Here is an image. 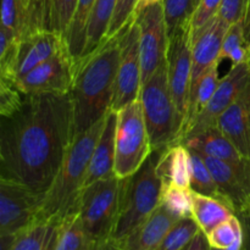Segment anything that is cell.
Returning a JSON list of instances; mask_svg holds the SVG:
<instances>
[{"label": "cell", "mask_w": 250, "mask_h": 250, "mask_svg": "<svg viewBox=\"0 0 250 250\" xmlns=\"http://www.w3.org/2000/svg\"><path fill=\"white\" fill-rule=\"evenodd\" d=\"M67 45L63 34L39 29L19 41L16 82Z\"/></svg>", "instance_id": "cell-17"}, {"label": "cell", "mask_w": 250, "mask_h": 250, "mask_svg": "<svg viewBox=\"0 0 250 250\" xmlns=\"http://www.w3.org/2000/svg\"><path fill=\"white\" fill-rule=\"evenodd\" d=\"M0 28L17 41L46 29V0H1Z\"/></svg>", "instance_id": "cell-16"}, {"label": "cell", "mask_w": 250, "mask_h": 250, "mask_svg": "<svg viewBox=\"0 0 250 250\" xmlns=\"http://www.w3.org/2000/svg\"><path fill=\"white\" fill-rule=\"evenodd\" d=\"M158 173L163 186H177L190 189V153L183 143L168 146L161 154Z\"/></svg>", "instance_id": "cell-22"}, {"label": "cell", "mask_w": 250, "mask_h": 250, "mask_svg": "<svg viewBox=\"0 0 250 250\" xmlns=\"http://www.w3.org/2000/svg\"><path fill=\"white\" fill-rule=\"evenodd\" d=\"M211 250H222V249H216V248H212L211 247Z\"/></svg>", "instance_id": "cell-46"}, {"label": "cell", "mask_w": 250, "mask_h": 250, "mask_svg": "<svg viewBox=\"0 0 250 250\" xmlns=\"http://www.w3.org/2000/svg\"><path fill=\"white\" fill-rule=\"evenodd\" d=\"M164 0H138L137 2L136 7H134V12H133V16H137L138 14H141L144 9L146 7L151 6L154 4H158V2H163Z\"/></svg>", "instance_id": "cell-43"}, {"label": "cell", "mask_w": 250, "mask_h": 250, "mask_svg": "<svg viewBox=\"0 0 250 250\" xmlns=\"http://www.w3.org/2000/svg\"><path fill=\"white\" fill-rule=\"evenodd\" d=\"M24 94L16 82L0 78V116L7 117L16 112L23 102Z\"/></svg>", "instance_id": "cell-37"}, {"label": "cell", "mask_w": 250, "mask_h": 250, "mask_svg": "<svg viewBox=\"0 0 250 250\" xmlns=\"http://www.w3.org/2000/svg\"><path fill=\"white\" fill-rule=\"evenodd\" d=\"M139 26L142 84L166 61L168 48V31L164 2H158L133 16Z\"/></svg>", "instance_id": "cell-10"}, {"label": "cell", "mask_w": 250, "mask_h": 250, "mask_svg": "<svg viewBox=\"0 0 250 250\" xmlns=\"http://www.w3.org/2000/svg\"><path fill=\"white\" fill-rule=\"evenodd\" d=\"M120 194L121 178L115 175L82 189L77 211L89 244L109 243L119 212Z\"/></svg>", "instance_id": "cell-6"}, {"label": "cell", "mask_w": 250, "mask_h": 250, "mask_svg": "<svg viewBox=\"0 0 250 250\" xmlns=\"http://www.w3.org/2000/svg\"><path fill=\"white\" fill-rule=\"evenodd\" d=\"M75 75L76 61L66 45L53 58L17 80L16 84L23 94H65L72 90Z\"/></svg>", "instance_id": "cell-12"}, {"label": "cell", "mask_w": 250, "mask_h": 250, "mask_svg": "<svg viewBox=\"0 0 250 250\" xmlns=\"http://www.w3.org/2000/svg\"><path fill=\"white\" fill-rule=\"evenodd\" d=\"M43 198L19 182L0 178V236H17L38 220Z\"/></svg>", "instance_id": "cell-11"}, {"label": "cell", "mask_w": 250, "mask_h": 250, "mask_svg": "<svg viewBox=\"0 0 250 250\" xmlns=\"http://www.w3.org/2000/svg\"><path fill=\"white\" fill-rule=\"evenodd\" d=\"M224 59L231 60L232 65L239 63H249L250 49L244 37L243 24L242 21L231 24L222 42L221 53H220V62Z\"/></svg>", "instance_id": "cell-30"}, {"label": "cell", "mask_w": 250, "mask_h": 250, "mask_svg": "<svg viewBox=\"0 0 250 250\" xmlns=\"http://www.w3.org/2000/svg\"><path fill=\"white\" fill-rule=\"evenodd\" d=\"M237 216L241 219L244 231V241L242 250H250V214L249 212H243V214H239Z\"/></svg>", "instance_id": "cell-42"}, {"label": "cell", "mask_w": 250, "mask_h": 250, "mask_svg": "<svg viewBox=\"0 0 250 250\" xmlns=\"http://www.w3.org/2000/svg\"><path fill=\"white\" fill-rule=\"evenodd\" d=\"M190 153V189L195 193L217 198L216 185L204 156L194 150Z\"/></svg>", "instance_id": "cell-33"}, {"label": "cell", "mask_w": 250, "mask_h": 250, "mask_svg": "<svg viewBox=\"0 0 250 250\" xmlns=\"http://www.w3.org/2000/svg\"><path fill=\"white\" fill-rule=\"evenodd\" d=\"M19 41L0 28V78L16 82Z\"/></svg>", "instance_id": "cell-35"}, {"label": "cell", "mask_w": 250, "mask_h": 250, "mask_svg": "<svg viewBox=\"0 0 250 250\" xmlns=\"http://www.w3.org/2000/svg\"><path fill=\"white\" fill-rule=\"evenodd\" d=\"M120 61L111 110L119 111L139 99L142 89V65L139 50V26L132 17L119 32Z\"/></svg>", "instance_id": "cell-8"}, {"label": "cell", "mask_w": 250, "mask_h": 250, "mask_svg": "<svg viewBox=\"0 0 250 250\" xmlns=\"http://www.w3.org/2000/svg\"><path fill=\"white\" fill-rule=\"evenodd\" d=\"M212 248L222 250H242L244 241L243 225L237 215L229 217L225 222L215 227L207 234Z\"/></svg>", "instance_id": "cell-28"}, {"label": "cell", "mask_w": 250, "mask_h": 250, "mask_svg": "<svg viewBox=\"0 0 250 250\" xmlns=\"http://www.w3.org/2000/svg\"><path fill=\"white\" fill-rule=\"evenodd\" d=\"M222 0H200L190 17L192 36L202 29L219 12Z\"/></svg>", "instance_id": "cell-38"}, {"label": "cell", "mask_w": 250, "mask_h": 250, "mask_svg": "<svg viewBox=\"0 0 250 250\" xmlns=\"http://www.w3.org/2000/svg\"><path fill=\"white\" fill-rule=\"evenodd\" d=\"M246 212H249V214H250V205H249V209H248V211H246Z\"/></svg>", "instance_id": "cell-47"}, {"label": "cell", "mask_w": 250, "mask_h": 250, "mask_svg": "<svg viewBox=\"0 0 250 250\" xmlns=\"http://www.w3.org/2000/svg\"><path fill=\"white\" fill-rule=\"evenodd\" d=\"M248 0H222L217 16L227 24H233L242 21L246 12Z\"/></svg>", "instance_id": "cell-40"}, {"label": "cell", "mask_w": 250, "mask_h": 250, "mask_svg": "<svg viewBox=\"0 0 250 250\" xmlns=\"http://www.w3.org/2000/svg\"><path fill=\"white\" fill-rule=\"evenodd\" d=\"M166 55L168 84L185 128L188 114L190 76H192V27L190 21L182 24L170 37ZM183 134V133H182ZM182 139V138H181Z\"/></svg>", "instance_id": "cell-9"}, {"label": "cell", "mask_w": 250, "mask_h": 250, "mask_svg": "<svg viewBox=\"0 0 250 250\" xmlns=\"http://www.w3.org/2000/svg\"><path fill=\"white\" fill-rule=\"evenodd\" d=\"M182 250H211V246H210L207 234L203 231H199L197 236L190 241V243Z\"/></svg>", "instance_id": "cell-41"}, {"label": "cell", "mask_w": 250, "mask_h": 250, "mask_svg": "<svg viewBox=\"0 0 250 250\" xmlns=\"http://www.w3.org/2000/svg\"><path fill=\"white\" fill-rule=\"evenodd\" d=\"M181 143L185 144L189 150H194L204 156L227 161V163H241L244 159L234 146V144L227 138L217 126L210 127L200 133L186 137Z\"/></svg>", "instance_id": "cell-21"}, {"label": "cell", "mask_w": 250, "mask_h": 250, "mask_svg": "<svg viewBox=\"0 0 250 250\" xmlns=\"http://www.w3.org/2000/svg\"><path fill=\"white\" fill-rule=\"evenodd\" d=\"M164 150H153L142 167L126 178H121V194L115 227L109 244L117 249L160 207L163 181L158 173V163Z\"/></svg>", "instance_id": "cell-4"}, {"label": "cell", "mask_w": 250, "mask_h": 250, "mask_svg": "<svg viewBox=\"0 0 250 250\" xmlns=\"http://www.w3.org/2000/svg\"><path fill=\"white\" fill-rule=\"evenodd\" d=\"M233 215H236L233 209L219 198L192 190V216L205 234H209L215 227Z\"/></svg>", "instance_id": "cell-23"}, {"label": "cell", "mask_w": 250, "mask_h": 250, "mask_svg": "<svg viewBox=\"0 0 250 250\" xmlns=\"http://www.w3.org/2000/svg\"><path fill=\"white\" fill-rule=\"evenodd\" d=\"M117 112L110 110L106 115V121L102 134L95 144L89 168L85 176L83 188L103 178L115 175V137H116Z\"/></svg>", "instance_id": "cell-19"}, {"label": "cell", "mask_w": 250, "mask_h": 250, "mask_svg": "<svg viewBox=\"0 0 250 250\" xmlns=\"http://www.w3.org/2000/svg\"><path fill=\"white\" fill-rule=\"evenodd\" d=\"M116 112L114 173L119 178H126L142 167L153 149L141 99L134 100Z\"/></svg>", "instance_id": "cell-7"}, {"label": "cell", "mask_w": 250, "mask_h": 250, "mask_svg": "<svg viewBox=\"0 0 250 250\" xmlns=\"http://www.w3.org/2000/svg\"><path fill=\"white\" fill-rule=\"evenodd\" d=\"M163 2L170 37L182 24L190 21L193 14L192 0H164Z\"/></svg>", "instance_id": "cell-36"}, {"label": "cell", "mask_w": 250, "mask_h": 250, "mask_svg": "<svg viewBox=\"0 0 250 250\" xmlns=\"http://www.w3.org/2000/svg\"><path fill=\"white\" fill-rule=\"evenodd\" d=\"M106 115L76 137L68 146L60 170L42 203L38 220L61 221L68 214L78 210V200L89 168L90 159L105 126Z\"/></svg>", "instance_id": "cell-3"}, {"label": "cell", "mask_w": 250, "mask_h": 250, "mask_svg": "<svg viewBox=\"0 0 250 250\" xmlns=\"http://www.w3.org/2000/svg\"><path fill=\"white\" fill-rule=\"evenodd\" d=\"M199 1H200V0H192V10H193V12H194L195 7L198 6V4H199ZM192 15H193V14H192Z\"/></svg>", "instance_id": "cell-45"}, {"label": "cell", "mask_w": 250, "mask_h": 250, "mask_svg": "<svg viewBox=\"0 0 250 250\" xmlns=\"http://www.w3.org/2000/svg\"><path fill=\"white\" fill-rule=\"evenodd\" d=\"M229 24L219 16L210 20L202 29L192 36V76L188 105L194 95L200 78L211 66L219 63L222 42Z\"/></svg>", "instance_id": "cell-15"}, {"label": "cell", "mask_w": 250, "mask_h": 250, "mask_svg": "<svg viewBox=\"0 0 250 250\" xmlns=\"http://www.w3.org/2000/svg\"><path fill=\"white\" fill-rule=\"evenodd\" d=\"M89 247L78 211L63 217L59 227L55 250H87Z\"/></svg>", "instance_id": "cell-29"}, {"label": "cell", "mask_w": 250, "mask_h": 250, "mask_svg": "<svg viewBox=\"0 0 250 250\" xmlns=\"http://www.w3.org/2000/svg\"><path fill=\"white\" fill-rule=\"evenodd\" d=\"M72 141L71 93L24 94L20 109L0 121V178L44 199Z\"/></svg>", "instance_id": "cell-1"}, {"label": "cell", "mask_w": 250, "mask_h": 250, "mask_svg": "<svg viewBox=\"0 0 250 250\" xmlns=\"http://www.w3.org/2000/svg\"><path fill=\"white\" fill-rule=\"evenodd\" d=\"M77 5L78 0H46V29L65 34Z\"/></svg>", "instance_id": "cell-32"}, {"label": "cell", "mask_w": 250, "mask_h": 250, "mask_svg": "<svg viewBox=\"0 0 250 250\" xmlns=\"http://www.w3.org/2000/svg\"><path fill=\"white\" fill-rule=\"evenodd\" d=\"M116 2L117 0H95V4L88 20L87 39H85L84 50L80 61L92 55L106 41L107 29L114 16Z\"/></svg>", "instance_id": "cell-24"}, {"label": "cell", "mask_w": 250, "mask_h": 250, "mask_svg": "<svg viewBox=\"0 0 250 250\" xmlns=\"http://www.w3.org/2000/svg\"><path fill=\"white\" fill-rule=\"evenodd\" d=\"M250 81L249 63L232 65L229 72L221 78L219 87L215 90L209 104L195 116L192 124L188 126L182 141L186 137L200 133L210 127L217 126L219 117L226 111L229 105L237 99L239 93L244 89Z\"/></svg>", "instance_id": "cell-14"}, {"label": "cell", "mask_w": 250, "mask_h": 250, "mask_svg": "<svg viewBox=\"0 0 250 250\" xmlns=\"http://www.w3.org/2000/svg\"><path fill=\"white\" fill-rule=\"evenodd\" d=\"M161 205L176 219L192 216V189L177 186H163Z\"/></svg>", "instance_id": "cell-34"}, {"label": "cell", "mask_w": 250, "mask_h": 250, "mask_svg": "<svg viewBox=\"0 0 250 250\" xmlns=\"http://www.w3.org/2000/svg\"><path fill=\"white\" fill-rule=\"evenodd\" d=\"M137 2H138V0H117L114 16H112L111 23L107 29L106 39L116 36L124 28L125 24L133 17L134 7H136Z\"/></svg>", "instance_id": "cell-39"}, {"label": "cell", "mask_w": 250, "mask_h": 250, "mask_svg": "<svg viewBox=\"0 0 250 250\" xmlns=\"http://www.w3.org/2000/svg\"><path fill=\"white\" fill-rule=\"evenodd\" d=\"M217 127L244 158L250 159V81L219 117Z\"/></svg>", "instance_id": "cell-18"}, {"label": "cell", "mask_w": 250, "mask_h": 250, "mask_svg": "<svg viewBox=\"0 0 250 250\" xmlns=\"http://www.w3.org/2000/svg\"><path fill=\"white\" fill-rule=\"evenodd\" d=\"M249 66H250V60H249Z\"/></svg>", "instance_id": "cell-48"}, {"label": "cell", "mask_w": 250, "mask_h": 250, "mask_svg": "<svg viewBox=\"0 0 250 250\" xmlns=\"http://www.w3.org/2000/svg\"><path fill=\"white\" fill-rule=\"evenodd\" d=\"M120 34L106 39L92 55L76 66L71 90L73 102V139L111 110L120 61Z\"/></svg>", "instance_id": "cell-2"}, {"label": "cell", "mask_w": 250, "mask_h": 250, "mask_svg": "<svg viewBox=\"0 0 250 250\" xmlns=\"http://www.w3.org/2000/svg\"><path fill=\"white\" fill-rule=\"evenodd\" d=\"M220 81L221 80H220L219 77V63L211 66V67L203 75V77L200 78L194 95H193L192 100H190L189 105H188V114L187 119H186L185 128H183L182 138L183 136H185L186 131H187L188 126L192 124V121L195 119V116L209 104L212 95H214L215 90L219 87ZM181 142H182V139H181Z\"/></svg>", "instance_id": "cell-27"}, {"label": "cell", "mask_w": 250, "mask_h": 250, "mask_svg": "<svg viewBox=\"0 0 250 250\" xmlns=\"http://www.w3.org/2000/svg\"><path fill=\"white\" fill-rule=\"evenodd\" d=\"M177 221L178 219L160 204L121 247L114 250H155Z\"/></svg>", "instance_id": "cell-20"}, {"label": "cell", "mask_w": 250, "mask_h": 250, "mask_svg": "<svg viewBox=\"0 0 250 250\" xmlns=\"http://www.w3.org/2000/svg\"><path fill=\"white\" fill-rule=\"evenodd\" d=\"M204 156V155H203ZM216 185L217 198L229 204L236 215L248 211L250 205V159L227 163L204 156Z\"/></svg>", "instance_id": "cell-13"}, {"label": "cell", "mask_w": 250, "mask_h": 250, "mask_svg": "<svg viewBox=\"0 0 250 250\" xmlns=\"http://www.w3.org/2000/svg\"><path fill=\"white\" fill-rule=\"evenodd\" d=\"M199 231V226L193 216L180 219L171 227L155 250H182L190 243Z\"/></svg>", "instance_id": "cell-31"}, {"label": "cell", "mask_w": 250, "mask_h": 250, "mask_svg": "<svg viewBox=\"0 0 250 250\" xmlns=\"http://www.w3.org/2000/svg\"><path fill=\"white\" fill-rule=\"evenodd\" d=\"M87 250H114L109 243H95L89 244Z\"/></svg>", "instance_id": "cell-44"}, {"label": "cell", "mask_w": 250, "mask_h": 250, "mask_svg": "<svg viewBox=\"0 0 250 250\" xmlns=\"http://www.w3.org/2000/svg\"><path fill=\"white\" fill-rule=\"evenodd\" d=\"M139 99L151 149L165 150L173 144L181 143L183 120L171 94L166 61L142 84Z\"/></svg>", "instance_id": "cell-5"}, {"label": "cell", "mask_w": 250, "mask_h": 250, "mask_svg": "<svg viewBox=\"0 0 250 250\" xmlns=\"http://www.w3.org/2000/svg\"><path fill=\"white\" fill-rule=\"evenodd\" d=\"M60 222L37 220L17 234L11 250H55Z\"/></svg>", "instance_id": "cell-25"}, {"label": "cell", "mask_w": 250, "mask_h": 250, "mask_svg": "<svg viewBox=\"0 0 250 250\" xmlns=\"http://www.w3.org/2000/svg\"><path fill=\"white\" fill-rule=\"evenodd\" d=\"M94 4L95 0H78L77 9L73 15L72 21L66 33L63 34L68 50L76 61V65L82 58L83 50H84L88 20H89V15Z\"/></svg>", "instance_id": "cell-26"}]
</instances>
